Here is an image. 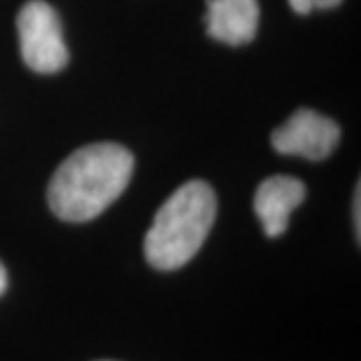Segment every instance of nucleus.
I'll use <instances>...</instances> for the list:
<instances>
[{"label": "nucleus", "instance_id": "obj_1", "mask_svg": "<svg viewBox=\"0 0 361 361\" xmlns=\"http://www.w3.org/2000/svg\"><path fill=\"white\" fill-rule=\"evenodd\" d=\"M135 159L115 142L77 149L61 163L49 185V205L59 219L85 223L103 213L129 185Z\"/></svg>", "mask_w": 361, "mask_h": 361}, {"label": "nucleus", "instance_id": "obj_2", "mask_svg": "<svg viewBox=\"0 0 361 361\" xmlns=\"http://www.w3.org/2000/svg\"><path fill=\"white\" fill-rule=\"evenodd\" d=\"M217 215V197L201 179L187 180L157 211L145 237V257L159 271L183 267L199 253Z\"/></svg>", "mask_w": 361, "mask_h": 361}, {"label": "nucleus", "instance_id": "obj_3", "mask_svg": "<svg viewBox=\"0 0 361 361\" xmlns=\"http://www.w3.org/2000/svg\"><path fill=\"white\" fill-rule=\"evenodd\" d=\"M25 65L42 75L59 73L68 63L63 25L56 11L44 0H28L16 18Z\"/></svg>", "mask_w": 361, "mask_h": 361}, {"label": "nucleus", "instance_id": "obj_4", "mask_svg": "<svg viewBox=\"0 0 361 361\" xmlns=\"http://www.w3.org/2000/svg\"><path fill=\"white\" fill-rule=\"evenodd\" d=\"M339 137V127L331 118L311 109H297L281 127L271 133V145L281 155L322 161L334 153Z\"/></svg>", "mask_w": 361, "mask_h": 361}, {"label": "nucleus", "instance_id": "obj_5", "mask_svg": "<svg viewBox=\"0 0 361 361\" xmlns=\"http://www.w3.org/2000/svg\"><path fill=\"white\" fill-rule=\"evenodd\" d=\"M305 185L287 175H275L259 185L253 207L267 237H279L287 231L289 217L305 201Z\"/></svg>", "mask_w": 361, "mask_h": 361}, {"label": "nucleus", "instance_id": "obj_6", "mask_svg": "<svg viewBox=\"0 0 361 361\" xmlns=\"http://www.w3.org/2000/svg\"><path fill=\"white\" fill-rule=\"evenodd\" d=\"M207 32L229 47L255 39L259 26L257 0H207Z\"/></svg>", "mask_w": 361, "mask_h": 361}, {"label": "nucleus", "instance_id": "obj_7", "mask_svg": "<svg viewBox=\"0 0 361 361\" xmlns=\"http://www.w3.org/2000/svg\"><path fill=\"white\" fill-rule=\"evenodd\" d=\"M341 2H343V0H289L291 8H293L297 14H310L313 13L315 8H322V11L336 8Z\"/></svg>", "mask_w": 361, "mask_h": 361}, {"label": "nucleus", "instance_id": "obj_8", "mask_svg": "<svg viewBox=\"0 0 361 361\" xmlns=\"http://www.w3.org/2000/svg\"><path fill=\"white\" fill-rule=\"evenodd\" d=\"M353 203H355V233H357V239H360V203H361V195H360V185H357V189H355V199H353Z\"/></svg>", "mask_w": 361, "mask_h": 361}, {"label": "nucleus", "instance_id": "obj_9", "mask_svg": "<svg viewBox=\"0 0 361 361\" xmlns=\"http://www.w3.org/2000/svg\"><path fill=\"white\" fill-rule=\"evenodd\" d=\"M6 287H8V275H6V269H4V265L0 263V295L6 291Z\"/></svg>", "mask_w": 361, "mask_h": 361}]
</instances>
